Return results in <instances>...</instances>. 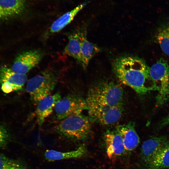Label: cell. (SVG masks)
<instances>
[{"instance_id":"obj_13","label":"cell","mask_w":169,"mask_h":169,"mask_svg":"<svg viewBox=\"0 0 169 169\" xmlns=\"http://www.w3.org/2000/svg\"><path fill=\"white\" fill-rule=\"evenodd\" d=\"M104 140L108 156L110 158L121 155L125 151L122 137L116 130L107 132Z\"/></svg>"},{"instance_id":"obj_8","label":"cell","mask_w":169,"mask_h":169,"mask_svg":"<svg viewBox=\"0 0 169 169\" xmlns=\"http://www.w3.org/2000/svg\"><path fill=\"white\" fill-rule=\"evenodd\" d=\"M27 79L26 74L13 71L6 66L0 69V84L2 91L5 93L21 90Z\"/></svg>"},{"instance_id":"obj_6","label":"cell","mask_w":169,"mask_h":169,"mask_svg":"<svg viewBox=\"0 0 169 169\" xmlns=\"http://www.w3.org/2000/svg\"><path fill=\"white\" fill-rule=\"evenodd\" d=\"M87 109L90 116L103 125H110L117 122L122 114V105L110 106L86 100Z\"/></svg>"},{"instance_id":"obj_17","label":"cell","mask_w":169,"mask_h":169,"mask_svg":"<svg viewBox=\"0 0 169 169\" xmlns=\"http://www.w3.org/2000/svg\"><path fill=\"white\" fill-rule=\"evenodd\" d=\"M87 4V3L85 2L80 4L58 18L53 23L49 28V33H55L62 30L70 23L77 14Z\"/></svg>"},{"instance_id":"obj_19","label":"cell","mask_w":169,"mask_h":169,"mask_svg":"<svg viewBox=\"0 0 169 169\" xmlns=\"http://www.w3.org/2000/svg\"><path fill=\"white\" fill-rule=\"evenodd\" d=\"M148 169H163L169 167V141L146 166Z\"/></svg>"},{"instance_id":"obj_20","label":"cell","mask_w":169,"mask_h":169,"mask_svg":"<svg viewBox=\"0 0 169 169\" xmlns=\"http://www.w3.org/2000/svg\"><path fill=\"white\" fill-rule=\"evenodd\" d=\"M156 37L162 50L166 55L169 56V23L159 28Z\"/></svg>"},{"instance_id":"obj_22","label":"cell","mask_w":169,"mask_h":169,"mask_svg":"<svg viewBox=\"0 0 169 169\" xmlns=\"http://www.w3.org/2000/svg\"><path fill=\"white\" fill-rule=\"evenodd\" d=\"M10 139L8 130L4 125H0V148L5 147Z\"/></svg>"},{"instance_id":"obj_4","label":"cell","mask_w":169,"mask_h":169,"mask_svg":"<svg viewBox=\"0 0 169 169\" xmlns=\"http://www.w3.org/2000/svg\"><path fill=\"white\" fill-rule=\"evenodd\" d=\"M150 79L158 91L156 97L158 106L164 105L169 99V65L161 58L149 68Z\"/></svg>"},{"instance_id":"obj_21","label":"cell","mask_w":169,"mask_h":169,"mask_svg":"<svg viewBox=\"0 0 169 169\" xmlns=\"http://www.w3.org/2000/svg\"><path fill=\"white\" fill-rule=\"evenodd\" d=\"M0 169H28L23 161L0 153Z\"/></svg>"},{"instance_id":"obj_18","label":"cell","mask_w":169,"mask_h":169,"mask_svg":"<svg viewBox=\"0 0 169 169\" xmlns=\"http://www.w3.org/2000/svg\"><path fill=\"white\" fill-rule=\"evenodd\" d=\"M86 149L84 146L77 149L67 152H60L53 150H46L44 153L45 159L49 161H54L64 159L80 158L85 153Z\"/></svg>"},{"instance_id":"obj_15","label":"cell","mask_w":169,"mask_h":169,"mask_svg":"<svg viewBox=\"0 0 169 169\" xmlns=\"http://www.w3.org/2000/svg\"><path fill=\"white\" fill-rule=\"evenodd\" d=\"M85 31L84 29H81L68 34V42L64 50L65 54L73 58L79 63L82 37Z\"/></svg>"},{"instance_id":"obj_16","label":"cell","mask_w":169,"mask_h":169,"mask_svg":"<svg viewBox=\"0 0 169 169\" xmlns=\"http://www.w3.org/2000/svg\"><path fill=\"white\" fill-rule=\"evenodd\" d=\"M86 32H84L82 37L79 63L84 69L86 68L90 59L100 51L98 46L88 40Z\"/></svg>"},{"instance_id":"obj_11","label":"cell","mask_w":169,"mask_h":169,"mask_svg":"<svg viewBox=\"0 0 169 169\" xmlns=\"http://www.w3.org/2000/svg\"><path fill=\"white\" fill-rule=\"evenodd\" d=\"M168 141L164 136L153 137L144 141L141 146V160L146 165Z\"/></svg>"},{"instance_id":"obj_7","label":"cell","mask_w":169,"mask_h":169,"mask_svg":"<svg viewBox=\"0 0 169 169\" xmlns=\"http://www.w3.org/2000/svg\"><path fill=\"white\" fill-rule=\"evenodd\" d=\"M86 109V101L79 96L69 95L61 99L56 104L54 110L57 119L60 120L80 114Z\"/></svg>"},{"instance_id":"obj_1","label":"cell","mask_w":169,"mask_h":169,"mask_svg":"<svg viewBox=\"0 0 169 169\" xmlns=\"http://www.w3.org/2000/svg\"><path fill=\"white\" fill-rule=\"evenodd\" d=\"M149 68L144 60L132 56L119 57L113 64L114 72L119 80L141 95L156 90L154 87L146 86L147 81L151 82Z\"/></svg>"},{"instance_id":"obj_9","label":"cell","mask_w":169,"mask_h":169,"mask_svg":"<svg viewBox=\"0 0 169 169\" xmlns=\"http://www.w3.org/2000/svg\"><path fill=\"white\" fill-rule=\"evenodd\" d=\"M43 56L39 50L23 52L16 57L11 68L16 73L26 74L39 63Z\"/></svg>"},{"instance_id":"obj_3","label":"cell","mask_w":169,"mask_h":169,"mask_svg":"<svg viewBox=\"0 0 169 169\" xmlns=\"http://www.w3.org/2000/svg\"><path fill=\"white\" fill-rule=\"evenodd\" d=\"M57 78L54 72L49 70L42 71L27 81L26 90L34 104L49 95L54 89Z\"/></svg>"},{"instance_id":"obj_2","label":"cell","mask_w":169,"mask_h":169,"mask_svg":"<svg viewBox=\"0 0 169 169\" xmlns=\"http://www.w3.org/2000/svg\"><path fill=\"white\" fill-rule=\"evenodd\" d=\"M123 90L120 84L113 81H102L89 90L86 100L114 106L122 105Z\"/></svg>"},{"instance_id":"obj_14","label":"cell","mask_w":169,"mask_h":169,"mask_svg":"<svg viewBox=\"0 0 169 169\" xmlns=\"http://www.w3.org/2000/svg\"><path fill=\"white\" fill-rule=\"evenodd\" d=\"M116 131L121 136L125 150L131 151L135 149L140 142V138L132 122L118 125Z\"/></svg>"},{"instance_id":"obj_5","label":"cell","mask_w":169,"mask_h":169,"mask_svg":"<svg viewBox=\"0 0 169 169\" xmlns=\"http://www.w3.org/2000/svg\"><path fill=\"white\" fill-rule=\"evenodd\" d=\"M90 128L89 119L80 113L62 120L57 126L56 131L61 136L67 139L81 140L87 136Z\"/></svg>"},{"instance_id":"obj_12","label":"cell","mask_w":169,"mask_h":169,"mask_svg":"<svg viewBox=\"0 0 169 169\" xmlns=\"http://www.w3.org/2000/svg\"><path fill=\"white\" fill-rule=\"evenodd\" d=\"M61 99L59 92L49 95L41 100L38 103L36 111L37 123L40 127L45 119L53 112L56 103Z\"/></svg>"},{"instance_id":"obj_23","label":"cell","mask_w":169,"mask_h":169,"mask_svg":"<svg viewBox=\"0 0 169 169\" xmlns=\"http://www.w3.org/2000/svg\"><path fill=\"white\" fill-rule=\"evenodd\" d=\"M160 124V126L161 127L165 126L169 124V115L161 120Z\"/></svg>"},{"instance_id":"obj_10","label":"cell","mask_w":169,"mask_h":169,"mask_svg":"<svg viewBox=\"0 0 169 169\" xmlns=\"http://www.w3.org/2000/svg\"><path fill=\"white\" fill-rule=\"evenodd\" d=\"M26 9V0H0V22L20 16Z\"/></svg>"}]
</instances>
